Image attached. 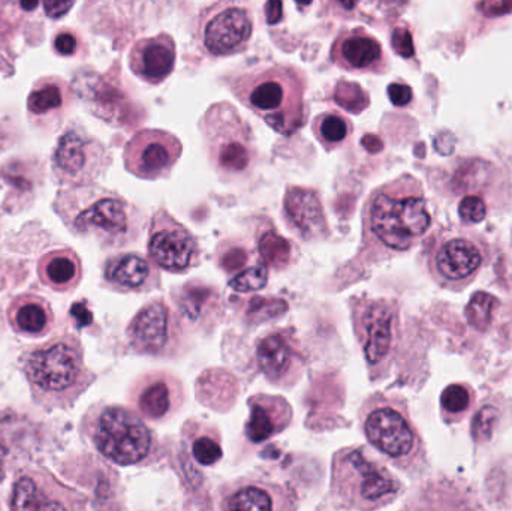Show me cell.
I'll use <instances>...</instances> for the list:
<instances>
[{
    "label": "cell",
    "instance_id": "obj_3",
    "mask_svg": "<svg viewBox=\"0 0 512 511\" xmlns=\"http://www.w3.org/2000/svg\"><path fill=\"white\" fill-rule=\"evenodd\" d=\"M233 92L277 134L289 137L306 122V84L292 66H259L237 77Z\"/></svg>",
    "mask_w": 512,
    "mask_h": 511
},
{
    "label": "cell",
    "instance_id": "obj_9",
    "mask_svg": "<svg viewBox=\"0 0 512 511\" xmlns=\"http://www.w3.org/2000/svg\"><path fill=\"white\" fill-rule=\"evenodd\" d=\"M147 251L152 263L170 273L189 272L201 260L197 237L165 209L150 221Z\"/></svg>",
    "mask_w": 512,
    "mask_h": 511
},
{
    "label": "cell",
    "instance_id": "obj_15",
    "mask_svg": "<svg viewBox=\"0 0 512 511\" xmlns=\"http://www.w3.org/2000/svg\"><path fill=\"white\" fill-rule=\"evenodd\" d=\"M81 368L78 348L71 342L60 341L35 351L27 360L26 372L38 389L63 392L77 383Z\"/></svg>",
    "mask_w": 512,
    "mask_h": 511
},
{
    "label": "cell",
    "instance_id": "obj_36",
    "mask_svg": "<svg viewBox=\"0 0 512 511\" xmlns=\"http://www.w3.org/2000/svg\"><path fill=\"white\" fill-rule=\"evenodd\" d=\"M459 215L466 224H478V222L484 221V218H486V203H484L483 198L468 195L460 203Z\"/></svg>",
    "mask_w": 512,
    "mask_h": 511
},
{
    "label": "cell",
    "instance_id": "obj_10",
    "mask_svg": "<svg viewBox=\"0 0 512 511\" xmlns=\"http://www.w3.org/2000/svg\"><path fill=\"white\" fill-rule=\"evenodd\" d=\"M486 261V248L466 234H451L436 240L429 251V270L442 287H465L474 281Z\"/></svg>",
    "mask_w": 512,
    "mask_h": 511
},
{
    "label": "cell",
    "instance_id": "obj_18",
    "mask_svg": "<svg viewBox=\"0 0 512 511\" xmlns=\"http://www.w3.org/2000/svg\"><path fill=\"white\" fill-rule=\"evenodd\" d=\"M182 404V384L167 372H153L137 384L135 405L141 416L150 422H165L180 410Z\"/></svg>",
    "mask_w": 512,
    "mask_h": 511
},
{
    "label": "cell",
    "instance_id": "obj_34",
    "mask_svg": "<svg viewBox=\"0 0 512 511\" xmlns=\"http://www.w3.org/2000/svg\"><path fill=\"white\" fill-rule=\"evenodd\" d=\"M471 392L463 384H451L441 395V407L445 414L460 416L471 407Z\"/></svg>",
    "mask_w": 512,
    "mask_h": 511
},
{
    "label": "cell",
    "instance_id": "obj_17",
    "mask_svg": "<svg viewBox=\"0 0 512 511\" xmlns=\"http://www.w3.org/2000/svg\"><path fill=\"white\" fill-rule=\"evenodd\" d=\"M129 341L138 353L161 356L173 345L176 323L164 300L147 303L128 327Z\"/></svg>",
    "mask_w": 512,
    "mask_h": 511
},
{
    "label": "cell",
    "instance_id": "obj_22",
    "mask_svg": "<svg viewBox=\"0 0 512 511\" xmlns=\"http://www.w3.org/2000/svg\"><path fill=\"white\" fill-rule=\"evenodd\" d=\"M249 420L245 425V435L251 443L261 444L282 434L291 425L294 411L282 396H251L248 401Z\"/></svg>",
    "mask_w": 512,
    "mask_h": 511
},
{
    "label": "cell",
    "instance_id": "obj_6",
    "mask_svg": "<svg viewBox=\"0 0 512 511\" xmlns=\"http://www.w3.org/2000/svg\"><path fill=\"white\" fill-rule=\"evenodd\" d=\"M200 131L210 164L225 180L246 176L256 158L251 125L230 102L213 104L201 117Z\"/></svg>",
    "mask_w": 512,
    "mask_h": 511
},
{
    "label": "cell",
    "instance_id": "obj_28",
    "mask_svg": "<svg viewBox=\"0 0 512 511\" xmlns=\"http://www.w3.org/2000/svg\"><path fill=\"white\" fill-rule=\"evenodd\" d=\"M12 511H68L59 501L48 497L35 480L21 477L14 486Z\"/></svg>",
    "mask_w": 512,
    "mask_h": 511
},
{
    "label": "cell",
    "instance_id": "obj_41",
    "mask_svg": "<svg viewBox=\"0 0 512 511\" xmlns=\"http://www.w3.org/2000/svg\"><path fill=\"white\" fill-rule=\"evenodd\" d=\"M69 314H71V317L77 321V324L80 327H86L92 324L93 315L92 312H90V309L87 308L86 302L74 303Z\"/></svg>",
    "mask_w": 512,
    "mask_h": 511
},
{
    "label": "cell",
    "instance_id": "obj_29",
    "mask_svg": "<svg viewBox=\"0 0 512 511\" xmlns=\"http://www.w3.org/2000/svg\"><path fill=\"white\" fill-rule=\"evenodd\" d=\"M313 134L325 150H334L348 140L352 125L345 116L333 111L321 113L313 120Z\"/></svg>",
    "mask_w": 512,
    "mask_h": 511
},
{
    "label": "cell",
    "instance_id": "obj_35",
    "mask_svg": "<svg viewBox=\"0 0 512 511\" xmlns=\"http://www.w3.org/2000/svg\"><path fill=\"white\" fill-rule=\"evenodd\" d=\"M499 417L501 414L493 405H486L475 414L474 420H472V437L477 443H486L493 437Z\"/></svg>",
    "mask_w": 512,
    "mask_h": 511
},
{
    "label": "cell",
    "instance_id": "obj_24",
    "mask_svg": "<svg viewBox=\"0 0 512 511\" xmlns=\"http://www.w3.org/2000/svg\"><path fill=\"white\" fill-rule=\"evenodd\" d=\"M104 278L111 287L123 291L155 290L161 282L152 261L138 254L111 257L105 263Z\"/></svg>",
    "mask_w": 512,
    "mask_h": 511
},
{
    "label": "cell",
    "instance_id": "obj_23",
    "mask_svg": "<svg viewBox=\"0 0 512 511\" xmlns=\"http://www.w3.org/2000/svg\"><path fill=\"white\" fill-rule=\"evenodd\" d=\"M75 90L87 102L96 116L105 122L120 123L128 119L132 104L119 86L96 74H80L75 80Z\"/></svg>",
    "mask_w": 512,
    "mask_h": 511
},
{
    "label": "cell",
    "instance_id": "obj_44",
    "mask_svg": "<svg viewBox=\"0 0 512 511\" xmlns=\"http://www.w3.org/2000/svg\"><path fill=\"white\" fill-rule=\"evenodd\" d=\"M6 452L2 446H0V473H2L3 464H5Z\"/></svg>",
    "mask_w": 512,
    "mask_h": 511
},
{
    "label": "cell",
    "instance_id": "obj_30",
    "mask_svg": "<svg viewBox=\"0 0 512 511\" xmlns=\"http://www.w3.org/2000/svg\"><path fill=\"white\" fill-rule=\"evenodd\" d=\"M258 251L265 266L282 270L292 263L291 242L280 236L274 228H267L258 237Z\"/></svg>",
    "mask_w": 512,
    "mask_h": 511
},
{
    "label": "cell",
    "instance_id": "obj_16",
    "mask_svg": "<svg viewBox=\"0 0 512 511\" xmlns=\"http://www.w3.org/2000/svg\"><path fill=\"white\" fill-rule=\"evenodd\" d=\"M256 365L274 386L291 387L304 371V356L291 330H274L256 344Z\"/></svg>",
    "mask_w": 512,
    "mask_h": 511
},
{
    "label": "cell",
    "instance_id": "obj_2",
    "mask_svg": "<svg viewBox=\"0 0 512 511\" xmlns=\"http://www.w3.org/2000/svg\"><path fill=\"white\" fill-rule=\"evenodd\" d=\"M54 207L69 231L108 248L129 245L141 233L140 212L122 195L99 186L60 191Z\"/></svg>",
    "mask_w": 512,
    "mask_h": 511
},
{
    "label": "cell",
    "instance_id": "obj_40",
    "mask_svg": "<svg viewBox=\"0 0 512 511\" xmlns=\"http://www.w3.org/2000/svg\"><path fill=\"white\" fill-rule=\"evenodd\" d=\"M243 249H231L224 255V260L221 261V266L228 272H237L245 266L248 261V255Z\"/></svg>",
    "mask_w": 512,
    "mask_h": 511
},
{
    "label": "cell",
    "instance_id": "obj_31",
    "mask_svg": "<svg viewBox=\"0 0 512 511\" xmlns=\"http://www.w3.org/2000/svg\"><path fill=\"white\" fill-rule=\"evenodd\" d=\"M192 458L201 467H213L224 458V450H222L221 437L215 429L198 428L195 431L191 441Z\"/></svg>",
    "mask_w": 512,
    "mask_h": 511
},
{
    "label": "cell",
    "instance_id": "obj_1",
    "mask_svg": "<svg viewBox=\"0 0 512 511\" xmlns=\"http://www.w3.org/2000/svg\"><path fill=\"white\" fill-rule=\"evenodd\" d=\"M366 240L382 251L406 252L414 248L432 225L420 183L402 177L376 189L363 212Z\"/></svg>",
    "mask_w": 512,
    "mask_h": 511
},
{
    "label": "cell",
    "instance_id": "obj_11",
    "mask_svg": "<svg viewBox=\"0 0 512 511\" xmlns=\"http://www.w3.org/2000/svg\"><path fill=\"white\" fill-rule=\"evenodd\" d=\"M110 153L86 132L69 129L57 141L53 153L54 176L62 183L89 186L110 165Z\"/></svg>",
    "mask_w": 512,
    "mask_h": 511
},
{
    "label": "cell",
    "instance_id": "obj_14",
    "mask_svg": "<svg viewBox=\"0 0 512 511\" xmlns=\"http://www.w3.org/2000/svg\"><path fill=\"white\" fill-rule=\"evenodd\" d=\"M297 497L280 483L242 477L219 491L218 511H295Z\"/></svg>",
    "mask_w": 512,
    "mask_h": 511
},
{
    "label": "cell",
    "instance_id": "obj_5",
    "mask_svg": "<svg viewBox=\"0 0 512 511\" xmlns=\"http://www.w3.org/2000/svg\"><path fill=\"white\" fill-rule=\"evenodd\" d=\"M361 429L373 449L403 471H415L424 461V446L405 401L373 393L360 410Z\"/></svg>",
    "mask_w": 512,
    "mask_h": 511
},
{
    "label": "cell",
    "instance_id": "obj_39",
    "mask_svg": "<svg viewBox=\"0 0 512 511\" xmlns=\"http://www.w3.org/2000/svg\"><path fill=\"white\" fill-rule=\"evenodd\" d=\"M387 93L390 96V101L396 107H406V105L411 104L412 96H414L411 87L405 83H391L388 86Z\"/></svg>",
    "mask_w": 512,
    "mask_h": 511
},
{
    "label": "cell",
    "instance_id": "obj_8",
    "mask_svg": "<svg viewBox=\"0 0 512 511\" xmlns=\"http://www.w3.org/2000/svg\"><path fill=\"white\" fill-rule=\"evenodd\" d=\"M355 335L363 348L372 375L390 363L397 338V312L385 300L354 299L352 306Z\"/></svg>",
    "mask_w": 512,
    "mask_h": 511
},
{
    "label": "cell",
    "instance_id": "obj_25",
    "mask_svg": "<svg viewBox=\"0 0 512 511\" xmlns=\"http://www.w3.org/2000/svg\"><path fill=\"white\" fill-rule=\"evenodd\" d=\"M38 275L53 290L68 291L81 281L83 266L72 249H59L48 252L39 260Z\"/></svg>",
    "mask_w": 512,
    "mask_h": 511
},
{
    "label": "cell",
    "instance_id": "obj_19",
    "mask_svg": "<svg viewBox=\"0 0 512 511\" xmlns=\"http://www.w3.org/2000/svg\"><path fill=\"white\" fill-rule=\"evenodd\" d=\"M283 215L289 228L307 242L327 236L324 207L318 192L313 189L289 186L283 198Z\"/></svg>",
    "mask_w": 512,
    "mask_h": 511
},
{
    "label": "cell",
    "instance_id": "obj_21",
    "mask_svg": "<svg viewBox=\"0 0 512 511\" xmlns=\"http://www.w3.org/2000/svg\"><path fill=\"white\" fill-rule=\"evenodd\" d=\"M330 57L339 68L354 72L381 71L385 60L381 42L361 27L340 33Z\"/></svg>",
    "mask_w": 512,
    "mask_h": 511
},
{
    "label": "cell",
    "instance_id": "obj_27",
    "mask_svg": "<svg viewBox=\"0 0 512 511\" xmlns=\"http://www.w3.org/2000/svg\"><path fill=\"white\" fill-rule=\"evenodd\" d=\"M68 93V86L60 78H42L35 84L27 99L29 113L38 117L59 113L65 108Z\"/></svg>",
    "mask_w": 512,
    "mask_h": 511
},
{
    "label": "cell",
    "instance_id": "obj_26",
    "mask_svg": "<svg viewBox=\"0 0 512 511\" xmlns=\"http://www.w3.org/2000/svg\"><path fill=\"white\" fill-rule=\"evenodd\" d=\"M9 320L18 332L41 335L50 329L53 314L45 299L35 294H23L12 302Z\"/></svg>",
    "mask_w": 512,
    "mask_h": 511
},
{
    "label": "cell",
    "instance_id": "obj_32",
    "mask_svg": "<svg viewBox=\"0 0 512 511\" xmlns=\"http://www.w3.org/2000/svg\"><path fill=\"white\" fill-rule=\"evenodd\" d=\"M333 101L349 113L360 114L369 107L370 98L358 83L340 80L334 87Z\"/></svg>",
    "mask_w": 512,
    "mask_h": 511
},
{
    "label": "cell",
    "instance_id": "obj_38",
    "mask_svg": "<svg viewBox=\"0 0 512 511\" xmlns=\"http://www.w3.org/2000/svg\"><path fill=\"white\" fill-rule=\"evenodd\" d=\"M54 51L60 56H74L80 47V41H78L77 33L71 32V30H62V32L56 33L53 39Z\"/></svg>",
    "mask_w": 512,
    "mask_h": 511
},
{
    "label": "cell",
    "instance_id": "obj_12",
    "mask_svg": "<svg viewBox=\"0 0 512 511\" xmlns=\"http://www.w3.org/2000/svg\"><path fill=\"white\" fill-rule=\"evenodd\" d=\"M254 33V18L246 6L215 3L201 14L200 39L212 56H231L245 50Z\"/></svg>",
    "mask_w": 512,
    "mask_h": 511
},
{
    "label": "cell",
    "instance_id": "obj_4",
    "mask_svg": "<svg viewBox=\"0 0 512 511\" xmlns=\"http://www.w3.org/2000/svg\"><path fill=\"white\" fill-rule=\"evenodd\" d=\"M402 491L399 479L370 459L361 447H346L334 453L330 498L339 509L376 511L393 503Z\"/></svg>",
    "mask_w": 512,
    "mask_h": 511
},
{
    "label": "cell",
    "instance_id": "obj_20",
    "mask_svg": "<svg viewBox=\"0 0 512 511\" xmlns=\"http://www.w3.org/2000/svg\"><path fill=\"white\" fill-rule=\"evenodd\" d=\"M176 57V42L168 33H161L135 42L129 66L138 78L156 86L173 74Z\"/></svg>",
    "mask_w": 512,
    "mask_h": 511
},
{
    "label": "cell",
    "instance_id": "obj_33",
    "mask_svg": "<svg viewBox=\"0 0 512 511\" xmlns=\"http://www.w3.org/2000/svg\"><path fill=\"white\" fill-rule=\"evenodd\" d=\"M268 282V267L264 263L243 270L230 281V287L237 293H254L262 290Z\"/></svg>",
    "mask_w": 512,
    "mask_h": 511
},
{
    "label": "cell",
    "instance_id": "obj_13",
    "mask_svg": "<svg viewBox=\"0 0 512 511\" xmlns=\"http://www.w3.org/2000/svg\"><path fill=\"white\" fill-rule=\"evenodd\" d=\"M182 152V141L176 135L161 129H144L126 144L123 161L134 176L158 180L170 176Z\"/></svg>",
    "mask_w": 512,
    "mask_h": 511
},
{
    "label": "cell",
    "instance_id": "obj_42",
    "mask_svg": "<svg viewBox=\"0 0 512 511\" xmlns=\"http://www.w3.org/2000/svg\"><path fill=\"white\" fill-rule=\"evenodd\" d=\"M74 3L72 2H44L42 8H44L45 14L50 18H60L63 15L68 14L71 11Z\"/></svg>",
    "mask_w": 512,
    "mask_h": 511
},
{
    "label": "cell",
    "instance_id": "obj_43",
    "mask_svg": "<svg viewBox=\"0 0 512 511\" xmlns=\"http://www.w3.org/2000/svg\"><path fill=\"white\" fill-rule=\"evenodd\" d=\"M283 5L280 2L265 3V18L268 24H276L282 18Z\"/></svg>",
    "mask_w": 512,
    "mask_h": 511
},
{
    "label": "cell",
    "instance_id": "obj_37",
    "mask_svg": "<svg viewBox=\"0 0 512 511\" xmlns=\"http://www.w3.org/2000/svg\"><path fill=\"white\" fill-rule=\"evenodd\" d=\"M391 45H393L394 51L405 59H409L415 54L414 39H412V33L406 27H396L394 29L393 36H391Z\"/></svg>",
    "mask_w": 512,
    "mask_h": 511
},
{
    "label": "cell",
    "instance_id": "obj_7",
    "mask_svg": "<svg viewBox=\"0 0 512 511\" xmlns=\"http://www.w3.org/2000/svg\"><path fill=\"white\" fill-rule=\"evenodd\" d=\"M96 449L123 467L150 464L158 455V440L140 416L122 407H107L93 426Z\"/></svg>",
    "mask_w": 512,
    "mask_h": 511
}]
</instances>
